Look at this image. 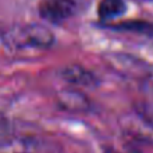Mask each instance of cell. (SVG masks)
<instances>
[{"instance_id": "277c9868", "label": "cell", "mask_w": 153, "mask_h": 153, "mask_svg": "<svg viewBox=\"0 0 153 153\" xmlns=\"http://www.w3.org/2000/svg\"><path fill=\"white\" fill-rule=\"evenodd\" d=\"M122 128L130 140L145 145H153V124L144 117H128L122 122Z\"/></svg>"}, {"instance_id": "6da1fadb", "label": "cell", "mask_w": 153, "mask_h": 153, "mask_svg": "<svg viewBox=\"0 0 153 153\" xmlns=\"http://www.w3.org/2000/svg\"><path fill=\"white\" fill-rule=\"evenodd\" d=\"M4 40L13 48L31 47L36 50H47L55 43L53 32L42 24H26L15 27L7 32Z\"/></svg>"}, {"instance_id": "52a82bcc", "label": "cell", "mask_w": 153, "mask_h": 153, "mask_svg": "<svg viewBox=\"0 0 153 153\" xmlns=\"http://www.w3.org/2000/svg\"><path fill=\"white\" fill-rule=\"evenodd\" d=\"M126 11L124 0H101L98 4V18L103 22H110L118 19Z\"/></svg>"}, {"instance_id": "7a4b0ae2", "label": "cell", "mask_w": 153, "mask_h": 153, "mask_svg": "<svg viewBox=\"0 0 153 153\" xmlns=\"http://www.w3.org/2000/svg\"><path fill=\"white\" fill-rule=\"evenodd\" d=\"M1 153H55L53 143L36 136H0Z\"/></svg>"}, {"instance_id": "8992f818", "label": "cell", "mask_w": 153, "mask_h": 153, "mask_svg": "<svg viewBox=\"0 0 153 153\" xmlns=\"http://www.w3.org/2000/svg\"><path fill=\"white\" fill-rule=\"evenodd\" d=\"M58 102L62 108L73 111H86L90 109L89 98L76 90H65L58 94Z\"/></svg>"}, {"instance_id": "3957f363", "label": "cell", "mask_w": 153, "mask_h": 153, "mask_svg": "<svg viewBox=\"0 0 153 153\" xmlns=\"http://www.w3.org/2000/svg\"><path fill=\"white\" fill-rule=\"evenodd\" d=\"M79 5L81 0H40L39 15L48 23L61 24L78 12Z\"/></svg>"}, {"instance_id": "ba28073f", "label": "cell", "mask_w": 153, "mask_h": 153, "mask_svg": "<svg viewBox=\"0 0 153 153\" xmlns=\"http://www.w3.org/2000/svg\"><path fill=\"white\" fill-rule=\"evenodd\" d=\"M114 28L124 30V31H132V32H141V34H153V24L146 23V22H126V23L116 24Z\"/></svg>"}, {"instance_id": "5b68a950", "label": "cell", "mask_w": 153, "mask_h": 153, "mask_svg": "<svg viewBox=\"0 0 153 153\" xmlns=\"http://www.w3.org/2000/svg\"><path fill=\"white\" fill-rule=\"evenodd\" d=\"M61 75L66 82H69L70 85H74L76 87L93 89L100 83L94 73L85 69L81 65H69L62 70Z\"/></svg>"}]
</instances>
